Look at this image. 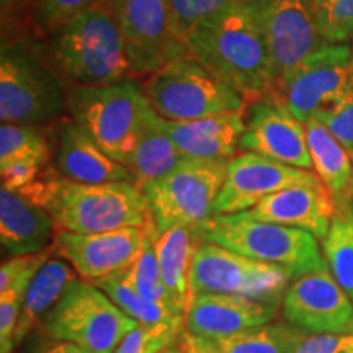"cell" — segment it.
<instances>
[{"mask_svg":"<svg viewBox=\"0 0 353 353\" xmlns=\"http://www.w3.org/2000/svg\"><path fill=\"white\" fill-rule=\"evenodd\" d=\"M306 126L307 149L316 175L335 203L353 198L352 154L339 143L329 128L319 118H311Z\"/></svg>","mask_w":353,"mask_h":353,"instance_id":"cell-24","label":"cell"},{"mask_svg":"<svg viewBox=\"0 0 353 353\" xmlns=\"http://www.w3.org/2000/svg\"><path fill=\"white\" fill-rule=\"evenodd\" d=\"M312 12L325 44H343L353 37V0H312Z\"/></svg>","mask_w":353,"mask_h":353,"instance_id":"cell-33","label":"cell"},{"mask_svg":"<svg viewBox=\"0 0 353 353\" xmlns=\"http://www.w3.org/2000/svg\"><path fill=\"white\" fill-rule=\"evenodd\" d=\"M77 278L81 276L72 265L54 254L51 255V259L34 275L25 293L15 330V345L23 341L30 330L41 324L44 316L56 306L68 286Z\"/></svg>","mask_w":353,"mask_h":353,"instance_id":"cell-25","label":"cell"},{"mask_svg":"<svg viewBox=\"0 0 353 353\" xmlns=\"http://www.w3.org/2000/svg\"><path fill=\"white\" fill-rule=\"evenodd\" d=\"M182 332L183 324H138L114 353H162L180 341Z\"/></svg>","mask_w":353,"mask_h":353,"instance_id":"cell-34","label":"cell"},{"mask_svg":"<svg viewBox=\"0 0 353 353\" xmlns=\"http://www.w3.org/2000/svg\"><path fill=\"white\" fill-rule=\"evenodd\" d=\"M54 162L61 176L70 182L92 185L136 183V176L130 167L110 157L74 120H61L59 123Z\"/></svg>","mask_w":353,"mask_h":353,"instance_id":"cell-19","label":"cell"},{"mask_svg":"<svg viewBox=\"0 0 353 353\" xmlns=\"http://www.w3.org/2000/svg\"><path fill=\"white\" fill-rule=\"evenodd\" d=\"M314 118L324 123L348 152H353V94Z\"/></svg>","mask_w":353,"mask_h":353,"instance_id":"cell-37","label":"cell"},{"mask_svg":"<svg viewBox=\"0 0 353 353\" xmlns=\"http://www.w3.org/2000/svg\"><path fill=\"white\" fill-rule=\"evenodd\" d=\"M322 183L314 172L296 169L273 159L245 152L232 157L216 200V214H237L255 208L281 190Z\"/></svg>","mask_w":353,"mask_h":353,"instance_id":"cell-17","label":"cell"},{"mask_svg":"<svg viewBox=\"0 0 353 353\" xmlns=\"http://www.w3.org/2000/svg\"><path fill=\"white\" fill-rule=\"evenodd\" d=\"M162 128L185 157L231 161L239 151L244 113L214 114L195 121H169L162 118Z\"/></svg>","mask_w":353,"mask_h":353,"instance_id":"cell-22","label":"cell"},{"mask_svg":"<svg viewBox=\"0 0 353 353\" xmlns=\"http://www.w3.org/2000/svg\"><path fill=\"white\" fill-rule=\"evenodd\" d=\"M131 69L151 76L175 57L188 54L176 34L172 0H114Z\"/></svg>","mask_w":353,"mask_h":353,"instance_id":"cell-12","label":"cell"},{"mask_svg":"<svg viewBox=\"0 0 353 353\" xmlns=\"http://www.w3.org/2000/svg\"><path fill=\"white\" fill-rule=\"evenodd\" d=\"M198 242H210L257 262L278 265L298 280L329 270L319 241L303 229L265 223L245 213L214 214L193 228Z\"/></svg>","mask_w":353,"mask_h":353,"instance_id":"cell-5","label":"cell"},{"mask_svg":"<svg viewBox=\"0 0 353 353\" xmlns=\"http://www.w3.org/2000/svg\"><path fill=\"white\" fill-rule=\"evenodd\" d=\"M180 337H182V335H180ZM162 353H183V352H182V347H180V342H176L175 345L169 347L167 350H164Z\"/></svg>","mask_w":353,"mask_h":353,"instance_id":"cell-43","label":"cell"},{"mask_svg":"<svg viewBox=\"0 0 353 353\" xmlns=\"http://www.w3.org/2000/svg\"><path fill=\"white\" fill-rule=\"evenodd\" d=\"M183 157L162 128V117H159L149 105L143 117L138 143L130 162V169L136 176L138 187L141 188L145 183L165 176Z\"/></svg>","mask_w":353,"mask_h":353,"instance_id":"cell-26","label":"cell"},{"mask_svg":"<svg viewBox=\"0 0 353 353\" xmlns=\"http://www.w3.org/2000/svg\"><path fill=\"white\" fill-rule=\"evenodd\" d=\"M20 193L50 213L57 231L99 234L152 224L148 200L136 183H77L48 174Z\"/></svg>","mask_w":353,"mask_h":353,"instance_id":"cell-3","label":"cell"},{"mask_svg":"<svg viewBox=\"0 0 353 353\" xmlns=\"http://www.w3.org/2000/svg\"><path fill=\"white\" fill-rule=\"evenodd\" d=\"M281 316L307 335L353 332V301L329 270L291 281L281 301Z\"/></svg>","mask_w":353,"mask_h":353,"instance_id":"cell-14","label":"cell"},{"mask_svg":"<svg viewBox=\"0 0 353 353\" xmlns=\"http://www.w3.org/2000/svg\"><path fill=\"white\" fill-rule=\"evenodd\" d=\"M352 164H353V152H352ZM352 188H353V183H352Z\"/></svg>","mask_w":353,"mask_h":353,"instance_id":"cell-45","label":"cell"},{"mask_svg":"<svg viewBox=\"0 0 353 353\" xmlns=\"http://www.w3.org/2000/svg\"><path fill=\"white\" fill-rule=\"evenodd\" d=\"M278 311H281L280 303L232 294H193L183 316V330L195 337H228L270 324Z\"/></svg>","mask_w":353,"mask_h":353,"instance_id":"cell-18","label":"cell"},{"mask_svg":"<svg viewBox=\"0 0 353 353\" xmlns=\"http://www.w3.org/2000/svg\"><path fill=\"white\" fill-rule=\"evenodd\" d=\"M68 112V87L30 34L2 37L0 120L43 126Z\"/></svg>","mask_w":353,"mask_h":353,"instance_id":"cell-4","label":"cell"},{"mask_svg":"<svg viewBox=\"0 0 353 353\" xmlns=\"http://www.w3.org/2000/svg\"><path fill=\"white\" fill-rule=\"evenodd\" d=\"M52 254H54L52 247L39 252L34 262L13 281L10 288L0 293V353H12L15 347V330L25 293L39 268L51 259Z\"/></svg>","mask_w":353,"mask_h":353,"instance_id":"cell-30","label":"cell"},{"mask_svg":"<svg viewBox=\"0 0 353 353\" xmlns=\"http://www.w3.org/2000/svg\"><path fill=\"white\" fill-rule=\"evenodd\" d=\"M143 88L154 112L169 121H195L214 114L244 113L247 107L239 92L190 54L162 65L148 77Z\"/></svg>","mask_w":353,"mask_h":353,"instance_id":"cell-7","label":"cell"},{"mask_svg":"<svg viewBox=\"0 0 353 353\" xmlns=\"http://www.w3.org/2000/svg\"><path fill=\"white\" fill-rule=\"evenodd\" d=\"M345 335H307L296 353H341Z\"/></svg>","mask_w":353,"mask_h":353,"instance_id":"cell-39","label":"cell"},{"mask_svg":"<svg viewBox=\"0 0 353 353\" xmlns=\"http://www.w3.org/2000/svg\"><path fill=\"white\" fill-rule=\"evenodd\" d=\"M157 236H151L145 241L144 249L134 263L131 265L128 270H125L128 281L132 285L138 293L143 294L149 301L162 304V306L175 309L176 312L183 316V312L175 306L172 301L169 291H167L164 281L161 276V268H159L156 247H154V241Z\"/></svg>","mask_w":353,"mask_h":353,"instance_id":"cell-32","label":"cell"},{"mask_svg":"<svg viewBox=\"0 0 353 353\" xmlns=\"http://www.w3.org/2000/svg\"><path fill=\"white\" fill-rule=\"evenodd\" d=\"M51 156L46 136L38 126H0V170L33 157Z\"/></svg>","mask_w":353,"mask_h":353,"instance_id":"cell-31","label":"cell"},{"mask_svg":"<svg viewBox=\"0 0 353 353\" xmlns=\"http://www.w3.org/2000/svg\"><path fill=\"white\" fill-rule=\"evenodd\" d=\"M149 101L134 79L100 87H68V113L97 144L130 167Z\"/></svg>","mask_w":353,"mask_h":353,"instance_id":"cell-6","label":"cell"},{"mask_svg":"<svg viewBox=\"0 0 353 353\" xmlns=\"http://www.w3.org/2000/svg\"><path fill=\"white\" fill-rule=\"evenodd\" d=\"M196 242L193 228H172L154 241L162 281L183 316L190 301V267Z\"/></svg>","mask_w":353,"mask_h":353,"instance_id":"cell-27","label":"cell"},{"mask_svg":"<svg viewBox=\"0 0 353 353\" xmlns=\"http://www.w3.org/2000/svg\"><path fill=\"white\" fill-rule=\"evenodd\" d=\"M56 234L57 228L46 210L19 192L0 188V242L10 257L51 249Z\"/></svg>","mask_w":353,"mask_h":353,"instance_id":"cell-21","label":"cell"},{"mask_svg":"<svg viewBox=\"0 0 353 353\" xmlns=\"http://www.w3.org/2000/svg\"><path fill=\"white\" fill-rule=\"evenodd\" d=\"M239 151L259 154L296 169L312 167L306 126L272 90L247 103Z\"/></svg>","mask_w":353,"mask_h":353,"instance_id":"cell-15","label":"cell"},{"mask_svg":"<svg viewBox=\"0 0 353 353\" xmlns=\"http://www.w3.org/2000/svg\"><path fill=\"white\" fill-rule=\"evenodd\" d=\"M229 161L183 157L175 169L141 187L157 232L172 228H196L216 214V200Z\"/></svg>","mask_w":353,"mask_h":353,"instance_id":"cell-9","label":"cell"},{"mask_svg":"<svg viewBox=\"0 0 353 353\" xmlns=\"http://www.w3.org/2000/svg\"><path fill=\"white\" fill-rule=\"evenodd\" d=\"M30 353H88V352L82 350L81 347L74 345V343L70 342L48 339V341L39 342Z\"/></svg>","mask_w":353,"mask_h":353,"instance_id":"cell-41","label":"cell"},{"mask_svg":"<svg viewBox=\"0 0 353 353\" xmlns=\"http://www.w3.org/2000/svg\"><path fill=\"white\" fill-rule=\"evenodd\" d=\"M335 205L332 223L322 239V254L330 275L353 301V198Z\"/></svg>","mask_w":353,"mask_h":353,"instance_id":"cell-28","label":"cell"},{"mask_svg":"<svg viewBox=\"0 0 353 353\" xmlns=\"http://www.w3.org/2000/svg\"><path fill=\"white\" fill-rule=\"evenodd\" d=\"M291 281L290 273L278 265L257 262L210 242H196L190 267V296L218 293L281 304Z\"/></svg>","mask_w":353,"mask_h":353,"instance_id":"cell-10","label":"cell"},{"mask_svg":"<svg viewBox=\"0 0 353 353\" xmlns=\"http://www.w3.org/2000/svg\"><path fill=\"white\" fill-rule=\"evenodd\" d=\"M179 342H180V341H179ZM180 347H182V352H183V353H193L192 350H188V348H187V347H183V345H182V343H180Z\"/></svg>","mask_w":353,"mask_h":353,"instance_id":"cell-44","label":"cell"},{"mask_svg":"<svg viewBox=\"0 0 353 353\" xmlns=\"http://www.w3.org/2000/svg\"><path fill=\"white\" fill-rule=\"evenodd\" d=\"M2 37L23 34L26 20H33V0H0Z\"/></svg>","mask_w":353,"mask_h":353,"instance_id":"cell-38","label":"cell"},{"mask_svg":"<svg viewBox=\"0 0 353 353\" xmlns=\"http://www.w3.org/2000/svg\"><path fill=\"white\" fill-rule=\"evenodd\" d=\"M306 337V332L286 321H273L219 339L195 337L183 330L180 343L193 353H296Z\"/></svg>","mask_w":353,"mask_h":353,"instance_id":"cell-23","label":"cell"},{"mask_svg":"<svg viewBox=\"0 0 353 353\" xmlns=\"http://www.w3.org/2000/svg\"><path fill=\"white\" fill-rule=\"evenodd\" d=\"M48 61L65 87H100L132 79L114 0H100L50 37Z\"/></svg>","mask_w":353,"mask_h":353,"instance_id":"cell-2","label":"cell"},{"mask_svg":"<svg viewBox=\"0 0 353 353\" xmlns=\"http://www.w3.org/2000/svg\"><path fill=\"white\" fill-rule=\"evenodd\" d=\"M151 236H159L154 223L148 228H125L99 234L57 231L52 250L72 265L82 280L97 281L128 270Z\"/></svg>","mask_w":353,"mask_h":353,"instance_id":"cell-16","label":"cell"},{"mask_svg":"<svg viewBox=\"0 0 353 353\" xmlns=\"http://www.w3.org/2000/svg\"><path fill=\"white\" fill-rule=\"evenodd\" d=\"M255 7L272 57L273 87H276L325 43L317 32L312 0H255Z\"/></svg>","mask_w":353,"mask_h":353,"instance_id":"cell-13","label":"cell"},{"mask_svg":"<svg viewBox=\"0 0 353 353\" xmlns=\"http://www.w3.org/2000/svg\"><path fill=\"white\" fill-rule=\"evenodd\" d=\"M337 210L334 196L324 185H304L281 190L263 198L257 206L245 211L250 218L265 223L303 229L317 241L327 234Z\"/></svg>","mask_w":353,"mask_h":353,"instance_id":"cell-20","label":"cell"},{"mask_svg":"<svg viewBox=\"0 0 353 353\" xmlns=\"http://www.w3.org/2000/svg\"><path fill=\"white\" fill-rule=\"evenodd\" d=\"M90 283L103 291L126 316L139 324H183V316L175 309L149 301L132 288L125 270Z\"/></svg>","mask_w":353,"mask_h":353,"instance_id":"cell-29","label":"cell"},{"mask_svg":"<svg viewBox=\"0 0 353 353\" xmlns=\"http://www.w3.org/2000/svg\"><path fill=\"white\" fill-rule=\"evenodd\" d=\"M237 2L239 0H172L176 34L185 43V37L196 25L224 12Z\"/></svg>","mask_w":353,"mask_h":353,"instance_id":"cell-36","label":"cell"},{"mask_svg":"<svg viewBox=\"0 0 353 353\" xmlns=\"http://www.w3.org/2000/svg\"><path fill=\"white\" fill-rule=\"evenodd\" d=\"M188 54L244 97L247 103L273 87V65L255 0H239L185 37Z\"/></svg>","mask_w":353,"mask_h":353,"instance_id":"cell-1","label":"cell"},{"mask_svg":"<svg viewBox=\"0 0 353 353\" xmlns=\"http://www.w3.org/2000/svg\"><path fill=\"white\" fill-rule=\"evenodd\" d=\"M272 92L293 117L309 121L353 94V48L324 44Z\"/></svg>","mask_w":353,"mask_h":353,"instance_id":"cell-11","label":"cell"},{"mask_svg":"<svg viewBox=\"0 0 353 353\" xmlns=\"http://www.w3.org/2000/svg\"><path fill=\"white\" fill-rule=\"evenodd\" d=\"M341 353H353V332L345 335V341H343Z\"/></svg>","mask_w":353,"mask_h":353,"instance_id":"cell-42","label":"cell"},{"mask_svg":"<svg viewBox=\"0 0 353 353\" xmlns=\"http://www.w3.org/2000/svg\"><path fill=\"white\" fill-rule=\"evenodd\" d=\"M97 2L100 0H33V25L44 37H51Z\"/></svg>","mask_w":353,"mask_h":353,"instance_id":"cell-35","label":"cell"},{"mask_svg":"<svg viewBox=\"0 0 353 353\" xmlns=\"http://www.w3.org/2000/svg\"><path fill=\"white\" fill-rule=\"evenodd\" d=\"M138 324L94 283L77 278L39 325L50 339L88 353H114Z\"/></svg>","mask_w":353,"mask_h":353,"instance_id":"cell-8","label":"cell"},{"mask_svg":"<svg viewBox=\"0 0 353 353\" xmlns=\"http://www.w3.org/2000/svg\"><path fill=\"white\" fill-rule=\"evenodd\" d=\"M37 255L38 254L20 255V257H12L8 259L7 262L2 263V267H0V293L6 291L7 288H10L13 281H15L17 278L34 262Z\"/></svg>","mask_w":353,"mask_h":353,"instance_id":"cell-40","label":"cell"}]
</instances>
